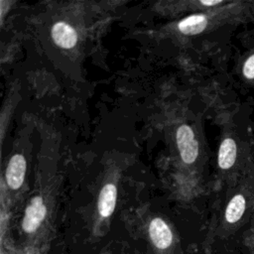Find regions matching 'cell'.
Returning <instances> with one entry per match:
<instances>
[{
    "instance_id": "obj_9",
    "label": "cell",
    "mask_w": 254,
    "mask_h": 254,
    "mask_svg": "<svg viewBox=\"0 0 254 254\" xmlns=\"http://www.w3.org/2000/svg\"><path fill=\"white\" fill-rule=\"evenodd\" d=\"M246 206L245 198L242 194H236L229 201L226 210H225V218L229 223H234L238 221L244 213Z\"/></svg>"
},
{
    "instance_id": "obj_3",
    "label": "cell",
    "mask_w": 254,
    "mask_h": 254,
    "mask_svg": "<svg viewBox=\"0 0 254 254\" xmlns=\"http://www.w3.org/2000/svg\"><path fill=\"white\" fill-rule=\"evenodd\" d=\"M26 174V159L21 154H15L11 157L6 168L5 178L8 187L12 190H18L24 183Z\"/></svg>"
},
{
    "instance_id": "obj_8",
    "label": "cell",
    "mask_w": 254,
    "mask_h": 254,
    "mask_svg": "<svg viewBox=\"0 0 254 254\" xmlns=\"http://www.w3.org/2000/svg\"><path fill=\"white\" fill-rule=\"evenodd\" d=\"M236 159V144L233 139L226 138L222 141L218 151V165L221 169L231 168Z\"/></svg>"
},
{
    "instance_id": "obj_1",
    "label": "cell",
    "mask_w": 254,
    "mask_h": 254,
    "mask_svg": "<svg viewBox=\"0 0 254 254\" xmlns=\"http://www.w3.org/2000/svg\"><path fill=\"white\" fill-rule=\"evenodd\" d=\"M176 140L181 158L185 164H192L198 155V142L190 126L181 125L176 133Z\"/></svg>"
},
{
    "instance_id": "obj_11",
    "label": "cell",
    "mask_w": 254,
    "mask_h": 254,
    "mask_svg": "<svg viewBox=\"0 0 254 254\" xmlns=\"http://www.w3.org/2000/svg\"><path fill=\"white\" fill-rule=\"evenodd\" d=\"M222 1L221 0H214V1H200V4L204 5V6H214V5H217V4H220Z\"/></svg>"
},
{
    "instance_id": "obj_4",
    "label": "cell",
    "mask_w": 254,
    "mask_h": 254,
    "mask_svg": "<svg viewBox=\"0 0 254 254\" xmlns=\"http://www.w3.org/2000/svg\"><path fill=\"white\" fill-rule=\"evenodd\" d=\"M52 39L55 44L64 49H71L77 43V33L72 26L66 22L55 23L51 30Z\"/></svg>"
},
{
    "instance_id": "obj_7",
    "label": "cell",
    "mask_w": 254,
    "mask_h": 254,
    "mask_svg": "<svg viewBox=\"0 0 254 254\" xmlns=\"http://www.w3.org/2000/svg\"><path fill=\"white\" fill-rule=\"evenodd\" d=\"M206 25L207 19L204 15L193 14L180 21L178 29L184 35H197L206 28Z\"/></svg>"
},
{
    "instance_id": "obj_5",
    "label": "cell",
    "mask_w": 254,
    "mask_h": 254,
    "mask_svg": "<svg viewBox=\"0 0 254 254\" xmlns=\"http://www.w3.org/2000/svg\"><path fill=\"white\" fill-rule=\"evenodd\" d=\"M149 234L153 244L159 249L168 248L173 240V234L170 227L159 217L152 219L150 222Z\"/></svg>"
},
{
    "instance_id": "obj_2",
    "label": "cell",
    "mask_w": 254,
    "mask_h": 254,
    "mask_svg": "<svg viewBox=\"0 0 254 254\" xmlns=\"http://www.w3.org/2000/svg\"><path fill=\"white\" fill-rule=\"evenodd\" d=\"M46 213L47 207L44 203L43 197L40 195L34 196L25 210V215L22 222L24 231L27 233L34 232L41 225Z\"/></svg>"
},
{
    "instance_id": "obj_10",
    "label": "cell",
    "mask_w": 254,
    "mask_h": 254,
    "mask_svg": "<svg viewBox=\"0 0 254 254\" xmlns=\"http://www.w3.org/2000/svg\"><path fill=\"white\" fill-rule=\"evenodd\" d=\"M243 74L249 79L254 78V55L248 58V60L245 62L243 66Z\"/></svg>"
},
{
    "instance_id": "obj_6",
    "label": "cell",
    "mask_w": 254,
    "mask_h": 254,
    "mask_svg": "<svg viewBox=\"0 0 254 254\" xmlns=\"http://www.w3.org/2000/svg\"><path fill=\"white\" fill-rule=\"evenodd\" d=\"M117 199V189L114 184H106L100 190L97 207L102 217H108L114 211Z\"/></svg>"
}]
</instances>
